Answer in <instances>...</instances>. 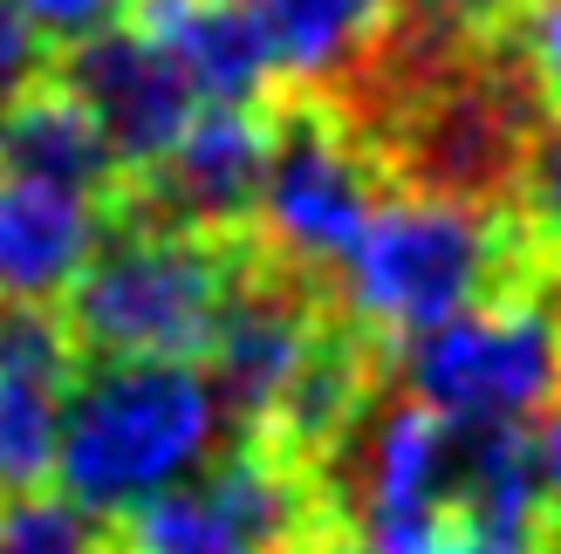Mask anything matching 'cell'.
I'll return each mask as SVG.
<instances>
[{
	"instance_id": "19",
	"label": "cell",
	"mask_w": 561,
	"mask_h": 554,
	"mask_svg": "<svg viewBox=\"0 0 561 554\" xmlns=\"http://www.w3.org/2000/svg\"><path fill=\"white\" fill-rule=\"evenodd\" d=\"M411 8H425L453 27H472V35H500V21H507L520 0H411Z\"/></svg>"
},
{
	"instance_id": "4",
	"label": "cell",
	"mask_w": 561,
	"mask_h": 554,
	"mask_svg": "<svg viewBox=\"0 0 561 554\" xmlns=\"http://www.w3.org/2000/svg\"><path fill=\"white\" fill-rule=\"evenodd\" d=\"M383 164L329 96H267V178L254 240L308 281H335L370 212L383 206Z\"/></svg>"
},
{
	"instance_id": "1",
	"label": "cell",
	"mask_w": 561,
	"mask_h": 554,
	"mask_svg": "<svg viewBox=\"0 0 561 554\" xmlns=\"http://www.w3.org/2000/svg\"><path fill=\"white\" fill-rule=\"evenodd\" d=\"M548 267L520 240L507 206H459L425 192H383L350 261L335 267V315L377 349H398L480 301L541 288Z\"/></svg>"
},
{
	"instance_id": "6",
	"label": "cell",
	"mask_w": 561,
	"mask_h": 554,
	"mask_svg": "<svg viewBox=\"0 0 561 554\" xmlns=\"http://www.w3.org/2000/svg\"><path fill=\"white\" fill-rule=\"evenodd\" d=\"M322 528H335L322 480L274 446L233 438L192 486L110 520L103 554H295Z\"/></svg>"
},
{
	"instance_id": "9",
	"label": "cell",
	"mask_w": 561,
	"mask_h": 554,
	"mask_svg": "<svg viewBox=\"0 0 561 554\" xmlns=\"http://www.w3.org/2000/svg\"><path fill=\"white\" fill-rule=\"evenodd\" d=\"M82 356L55 309H0V493H42L55 480V438Z\"/></svg>"
},
{
	"instance_id": "5",
	"label": "cell",
	"mask_w": 561,
	"mask_h": 554,
	"mask_svg": "<svg viewBox=\"0 0 561 554\" xmlns=\"http://www.w3.org/2000/svg\"><path fill=\"white\" fill-rule=\"evenodd\" d=\"M383 370L404 397L445 425H527L561 404V336L541 288L480 301L453 322L383 349Z\"/></svg>"
},
{
	"instance_id": "22",
	"label": "cell",
	"mask_w": 561,
	"mask_h": 554,
	"mask_svg": "<svg viewBox=\"0 0 561 554\" xmlns=\"http://www.w3.org/2000/svg\"><path fill=\"white\" fill-rule=\"evenodd\" d=\"M527 554H561V547H554V541H535V547H527Z\"/></svg>"
},
{
	"instance_id": "20",
	"label": "cell",
	"mask_w": 561,
	"mask_h": 554,
	"mask_svg": "<svg viewBox=\"0 0 561 554\" xmlns=\"http://www.w3.org/2000/svg\"><path fill=\"white\" fill-rule=\"evenodd\" d=\"M295 554H356V547H350V541H343V528H322V534H316V541H301V547H295Z\"/></svg>"
},
{
	"instance_id": "3",
	"label": "cell",
	"mask_w": 561,
	"mask_h": 554,
	"mask_svg": "<svg viewBox=\"0 0 561 554\" xmlns=\"http://www.w3.org/2000/svg\"><path fill=\"white\" fill-rule=\"evenodd\" d=\"M247 246L254 233L219 240L117 212L96 261L82 267V281L55 315L82 363H199Z\"/></svg>"
},
{
	"instance_id": "15",
	"label": "cell",
	"mask_w": 561,
	"mask_h": 554,
	"mask_svg": "<svg viewBox=\"0 0 561 554\" xmlns=\"http://www.w3.org/2000/svg\"><path fill=\"white\" fill-rule=\"evenodd\" d=\"M0 554H103V528L55 493L0 500Z\"/></svg>"
},
{
	"instance_id": "8",
	"label": "cell",
	"mask_w": 561,
	"mask_h": 554,
	"mask_svg": "<svg viewBox=\"0 0 561 554\" xmlns=\"http://www.w3.org/2000/svg\"><path fill=\"white\" fill-rule=\"evenodd\" d=\"M48 82L96 124V137L110 145V158H117L124 185L137 172H151V164L179 145L192 109H199L185 69L151 35H137L130 21L96 27V35L55 48L48 55Z\"/></svg>"
},
{
	"instance_id": "21",
	"label": "cell",
	"mask_w": 561,
	"mask_h": 554,
	"mask_svg": "<svg viewBox=\"0 0 561 554\" xmlns=\"http://www.w3.org/2000/svg\"><path fill=\"white\" fill-rule=\"evenodd\" d=\"M541 295H548V315H554V336H561V267L541 281Z\"/></svg>"
},
{
	"instance_id": "11",
	"label": "cell",
	"mask_w": 561,
	"mask_h": 554,
	"mask_svg": "<svg viewBox=\"0 0 561 554\" xmlns=\"http://www.w3.org/2000/svg\"><path fill=\"white\" fill-rule=\"evenodd\" d=\"M117 206L0 172V309H62Z\"/></svg>"
},
{
	"instance_id": "13",
	"label": "cell",
	"mask_w": 561,
	"mask_h": 554,
	"mask_svg": "<svg viewBox=\"0 0 561 554\" xmlns=\"http://www.w3.org/2000/svg\"><path fill=\"white\" fill-rule=\"evenodd\" d=\"M0 172L35 178V185H62L76 199H96V206H124L117 158L96 137V124L48 76L0 117Z\"/></svg>"
},
{
	"instance_id": "17",
	"label": "cell",
	"mask_w": 561,
	"mask_h": 554,
	"mask_svg": "<svg viewBox=\"0 0 561 554\" xmlns=\"http://www.w3.org/2000/svg\"><path fill=\"white\" fill-rule=\"evenodd\" d=\"M42 76H48V48L27 35L21 14L0 0V117H8V109H14L27 90H35Z\"/></svg>"
},
{
	"instance_id": "7",
	"label": "cell",
	"mask_w": 561,
	"mask_h": 554,
	"mask_svg": "<svg viewBox=\"0 0 561 554\" xmlns=\"http://www.w3.org/2000/svg\"><path fill=\"white\" fill-rule=\"evenodd\" d=\"M267 178V103H199L179 145L124 185L130 219L247 240Z\"/></svg>"
},
{
	"instance_id": "16",
	"label": "cell",
	"mask_w": 561,
	"mask_h": 554,
	"mask_svg": "<svg viewBox=\"0 0 561 554\" xmlns=\"http://www.w3.org/2000/svg\"><path fill=\"white\" fill-rule=\"evenodd\" d=\"M8 8L21 14L27 35L55 55V48H69L82 35H96V27H117L130 14V0H8Z\"/></svg>"
},
{
	"instance_id": "10",
	"label": "cell",
	"mask_w": 561,
	"mask_h": 554,
	"mask_svg": "<svg viewBox=\"0 0 561 554\" xmlns=\"http://www.w3.org/2000/svg\"><path fill=\"white\" fill-rule=\"evenodd\" d=\"M267 55V96H343L383 55L404 0H247Z\"/></svg>"
},
{
	"instance_id": "2",
	"label": "cell",
	"mask_w": 561,
	"mask_h": 554,
	"mask_svg": "<svg viewBox=\"0 0 561 554\" xmlns=\"http://www.w3.org/2000/svg\"><path fill=\"white\" fill-rule=\"evenodd\" d=\"M219 397L199 363H82L55 438V500L82 520H124L219 459Z\"/></svg>"
},
{
	"instance_id": "12",
	"label": "cell",
	"mask_w": 561,
	"mask_h": 554,
	"mask_svg": "<svg viewBox=\"0 0 561 554\" xmlns=\"http://www.w3.org/2000/svg\"><path fill=\"white\" fill-rule=\"evenodd\" d=\"M130 27L185 69L199 103H267V55L247 0H130Z\"/></svg>"
},
{
	"instance_id": "18",
	"label": "cell",
	"mask_w": 561,
	"mask_h": 554,
	"mask_svg": "<svg viewBox=\"0 0 561 554\" xmlns=\"http://www.w3.org/2000/svg\"><path fill=\"white\" fill-rule=\"evenodd\" d=\"M527 459H535V493H541V541L561 547V404L527 431Z\"/></svg>"
},
{
	"instance_id": "14",
	"label": "cell",
	"mask_w": 561,
	"mask_h": 554,
	"mask_svg": "<svg viewBox=\"0 0 561 554\" xmlns=\"http://www.w3.org/2000/svg\"><path fill=\"white\" fill-rule=\"evenodd\" d=\"M507 219L520 227V240L535 246V261L554 274L561 267V117L535 124L527 151L514 164V185H507Z\"/></svg>"
}]
</instances>
